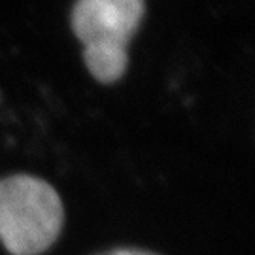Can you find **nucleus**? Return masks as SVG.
Masks as SVG:
<instances>
[{
  "label": "nucleus",
  "instance_id": "obj_1",
  "mask_svg": "<svg viewBox=\"0 0 255 255\" xmlns=\"http://www.w3.org/2000/svg\"><path fill=\"white\" fill-rule=\"evenodd\" d=\"M64 210L47 182L19 174L0 180V240L11 255H38L61 235Z\"/></svg>",
  "mask_w": 255,
  "mask_h": 255
},
{
  "label": "nucleus",
  "instance_id": "obj_2",
  "mask_svg": "<svg viewBox=\"0 0 255 255\" xmlns=\"http://www.w3.org/2000/svg\"><path fill=\"white\" fill-rule=\"evenodd\" d=\"M144 0H78L72 30L83 46V61L102 83H114L128 64L127 46L144 17Z\"/></svg>",
  "mask_w": 255,
  "mask_h": 255
},
{
  "label": "nucleus",
  "instance_id": "obj_3",
  "mask_svg": "<svg viewBox=\"0 0 255 255\" xmlns=\"http://www.w3.org/2000/svg\"><path fill=\"white\" fill-rule=\"evenodd\" d=\"M102 255H157V254L142 252V250H114V252H110V254H102Z\"/></svg>",
  "mask_w": 255,
  "mask_h": 255
}]
</instances>
